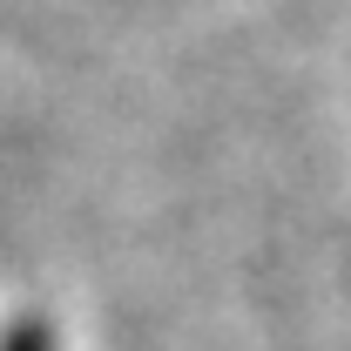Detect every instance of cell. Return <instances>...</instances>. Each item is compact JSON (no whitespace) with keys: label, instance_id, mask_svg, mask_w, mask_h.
<instances>
[{"label":"cell","instance_id":"obj_1","mask_svg":"<svg viewBox=\"0 0 351 351\" xmlns=\"http://www.w3.org/2000/svg\"><path fill=\"white\" fill-rule=\"evenodd\" d=\"M0 351H54V338H47L41 324H14V331L0 338Z\"/></svg>","mask_w":351,"mask_h":351}]
</instances>
